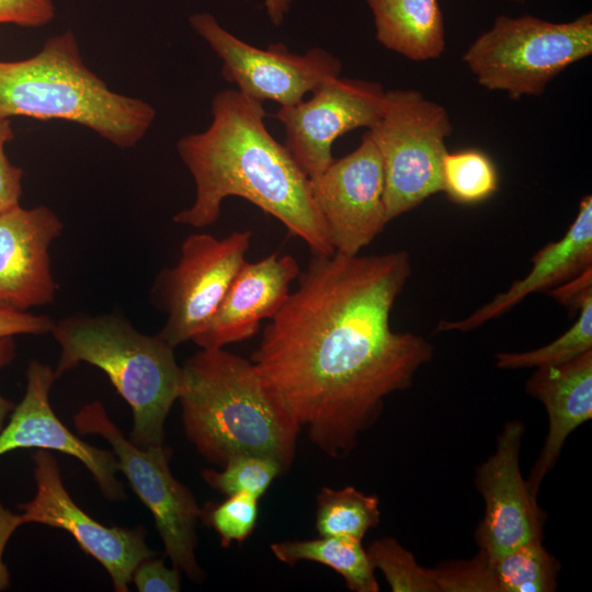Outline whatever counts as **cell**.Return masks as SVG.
<instances>
[{
	"mask_svg": "<svg viewBox=\"0 0 592 592\" xmlns=\"http://www.w3.org/2000/svg\"><path fill=\"white\" fill-rule=\"evenodd\" d=\"M292 0H264V7L270 21L278 25L289 12Z\"/></svg>",
	"mask_w": 592,
	"mask_h": 592,
	"instance_id": "obj_36",
	"label": "cell"
},
{
	"mask_svg": "<svg viewBox=\"0 0 592 592\" xmlns=\"http://www.w3.org/2000/svg\"><path fill=\"white\" fill-rule=\"evenodd\" d=\"M180 573L174 567L169 569L162 560L150 557L135 568L132 581L139 592H179Z\"/></svg>",
	"mask_w": 592,
	"mask_h": 592,
	"instance_id": "obj_32",
	"label": "cell"
},
{
	"mask_svg": "<svg viewBox=\"0 0 592 592\" xmlns=\"http://www.w3.org/2000/svg\"><path fill=\"white\" fill-rule=\"evenodd\" d=\"M272 554L282 562L315 561L338 572L349 590L378 592L379 585L374 567L362 546V540L320 536L309 540H286L270 546Z\"/></svg>",
	"mask_w": 592,
	"mask_h": 592,
	"instance_id": "obj_21",
	"label": "cell"
},
{
	"mask_svg": "<svg viewBox=\"0 0 592 592\" xmlns=\"http://www.w3.org/2000/svg\"><path fill=\"white\" fill-rule=\"evenodd\" d=\"M309 189L338 253L360 254L388 223L383 160L368 132L355 150L309 178Z\"/></svg>",
	"mask_w": 592,
	"mask_h": 592,
	"instance_id": "obj_11",
	"label": "cell"
},
{
	"mask_svg": "<svg viewBox=\"0 0 592 592\" xmlns=\"http://www.w3.org/2000/svg\"><path fill=\"white\" fill-rule=\"evenodd\" d=\"M366 553L374 569L382 571L392 592H439L433 569L418 563L412 553L395 538L377 539Z\"/></svg>",
	"mask_w": 592,
	"mask_h": 592,
	"instance_id": "obj_27",
	"label": "cell"
},
{
	"mask_svg": "<svg viewBox=\"0 0 592 592\" xmlns=\"http://www.w3.org/2000/svg\"><path fill=\"white\" fill-rule=\"evenodd\" d=\"M14 138L10 119H0V213L20 205L23 170L10 162L5 145Z\"/></svg>",
	"mask_w": 592,
	"mask_h": 592,
	"instance_id": "obj_30",
	"label": "cell"
},
{
	"mask_svg": "<svg viewBox=\"0 0 592 592\" xmlns=\"http://www.w3.org/2000/svg\"><path fill=\"white\" fill-rule=\"evenodd\" d=\"M525 389L543 403L548 415L546 440L526 480L530 491L537 497L567 437L592 418V350L568 363L536 368Z\"/></svg>",
	"mask_w": 592,
	"mask_h": 592,
	"instance_id": "obj_19",
	"label": "cell"
},
{
	"mask_svg": "<svg viewBox=\"0 0 592 592\" xmlns=\"http://www.w3.org/2000/svg\"><path fill=\"white\" fill-rule=\"evenodd\" d=\"M15 116L75 123L127 149L148 133L156 110L111 90L86 65L68 30L47 38L32 57L0 61V119Z\"/></svg>",
	"mask_w": 592,
	"mask_h": 592,
	"instance_id": "obj_4",
	"label": "cell"
},
{
	"mask_svg": "<svg viewBox=\"0 0 592 592\" xmlns=\"http://www.w3.org/2000/svg\"><path fill=\"white\" fill-rule=\"evenodd\" d=\"M375 36L387 49L414 61L437 59L445 50V26L437 0H364Z\"/></svg>",
	"mask_w": 592,
	"mask_h": 592,
	"instance_id": "obj_20",
	"label": "cell"
},
{
	"mask_svg": "<svg viewBox=\"0 0 592 592\" xmlns=\"http://www.w3.org/2000/svg\"><path fill=\"white\" fill-rule=\"evenodd\" d=\"M407 251L314 254L251 355L310 441L348 456L384 400L411 386L433 345L395 332L390 314L411 275Z\"/></svg>",
	"mask_w": 592,
	"mask_h": 592,
	"instance_id": "obj_1",
	"label": "cell"
},
{
	"mask_svg": "<svg viewBox=\"0 0 592 592\" xmlns=\"http://www.w3.org/2000/svg\"><path fill=\"white\" fill-rule=\"evenodd\" d=\"M189 23L221 59L224 79L262 103L270 100L281 106L295 105L307 92L340 77L342 70L340 60L322 48L296 55L280 43L266 49L249 45L208 12L192 14Z\"/></svg>",
	"mask_w": 592,
	"mask_h": 592,
	"instance_id": "obj_9",
	"label": "cell"
},
{
	"mask_svg": "<svg viewBox=\"0 0 592 592\" xmlns=\"http://www.w3.org/2000/svg\"><path fill=\"white\" fill-rule=\"evenodd\" d=\"M380 520L379 499L354 487H323L317 497L316 528L320 536L362 540Z\"/></svg>",
	"mask_w": 592,
	"mask_h": 592,
	"instance_id": "obj_22",
	"label": "cell"
},
{
	"mask_svg": "<svg viewBox=\"0 0 592 592\" xmlns=\"http://www.w3.org/2000/svg\"><path fill=\"white\" fill-rule=\"evenodd\" d=\"M550 294L561 305L572 310H579L584 298L592 294V266L585 269L570 281L555 287Z\"/></svg>",
	"mask_w": 592,
	"mask_h": 592,
	"instance_id": "obj_34",
	"label": "cell"
},
{
	"mask_svg": "<svg viewBox=\"0 0 592 592\" xmlns=\"http://www.w3.org/2000/svg\"><path fill=\"white\" fill-rule=\"evenodd\" d=\"M299 274V264L289 254L273 253L257 262L246 261L213 317L192 341L208 350L251 338L262 320L280 311Z\"/></svg>",
	"mask_w": 592,
	"mask_h": 592,
	"instance_id": "obj_17",
	"label": "cell"
},
{
	"mask_svg": "<svg viewBox=\"0 0 592 592\" xmlns=\"http://www.w3.org/2000/svg\"><path fill=\"white\" fill-rule=\"evenodd\" d=\"M54 0H0V23L39 27L55 16Z\"/></svg>",
	"mask_w": 592,
	"mask_h": 592,
	"instance_id": "obj_31",
	"label": "cell"
},
{
	"mask_svg": "<svg viewBox=\"0 0 592 592\" xmlns=\"http://www.w3.org/2000/svg\"><path fill=\"white\" fill-rule=\"evenodd\" d=\"M385 92L377 82L338 77L312 92L308 101L280 107L275 117L284 125V146L308 178L332 163L338 137L376 124Z\"/></svg>",
	"mask_w": 592,
	"mask_h": 592,
	"instance_id": "obj_13",
	"label": "cell"
},
{
	"mask_svg": "<svg viewBox=\"0 0 592 592\" xmlns=\"http://www.w3.org/2000/svg\"><path fill=\"white\" fill-rule=\"evenodd\" d=\"M258 500L247 493L231 494L219 504H206L201 509V517L219 535L223 547L234 542L241 544L255 527Z\"/></svg>",
	"mask_w": 592,
	"mask_h": 592,
	"instance_id": "obj_28",
	"label": "cell"
},
{
	"mask_svg": "<svg viewBox=\"0 0 592 592\" xmlns=\"http://www.w3.org/2000/svg\"><path fill=\"white\" fill-rule=\"evenodd\" d=\"M73 421L79 434H99L110 443L118 470L151 512L173 567L192 581H202L204 573L195 557L201 509L190 489L171 474L170 448L163 444L137 446L123 435L99 401L84 405Z\"/></svg>",
	"mask_w": 592,
	"mask_h": 592,
	"instance_id": "obj_8",
	"label": "cell"
},
{
	"mask_svg": "<svg viewBox=\"0 0 592 592\" xmlns=\"http://www.w3.org/2000/svg\"><path fill=\"white\" fill-rule=\"evenodd\" d=\"M54 322L46 316L0 309V338L16 334H44L52 332Z\"/></svg>",
	"mask_w": 592,
	"mask_h": 592,
	"instance_id": "obj_33",
	"label": "cell"
},
{
	"mask_svg": "<svg viewBox=\"0 0 592 592\" xmlns=\"http://www.w3.org/2000/svg\"><path fill=\"white\" fill-rule=\"evenodd\" d=\"M452 129L446 109L420 91L385 92L382 115L367 132L383 160L388 223L442 192L445 141Z\"/></svg>",
	"mask_w": 592,
	"mask_h": 592,
	"instance_id": "obj_7",
	"label": "cell"
},
{
	"mask_svg": "<svg viewBox=\"0 0 592 592\" xmlns=\"http://www.w3.org/2000/svg\"><path fill=\"white\" fill-rule=\"evenodd\" d=\"M252 234L232 231L217 239L193 234L181 246L179 262L158 277L167 320L158 333L171 346L192 341L213 317L243 265Z\"/></svg>",
	"mask_w": 592,
	"mask_h": 592,
	"instance_id": "obj_10",
	"label": "cell"
},
{
	"mask_svg": "<svg viewBox=\"0 0 592 592\" xmlns=\"http://www.w3.org/2000/svg\"><path fill=\"white\" fill-rule=\"evenodd\" d=\"M592 266V197L584 196L578 214L563 235L537 251L532 258L530 272L516 280L506 291L494 296L466 318L441 321L437 331L474 330L489 320L499 318L528 295L553 289Z\"/></svg>",
	"mask_w": 592,
	"mask_h": 592,
	"instance_id": "obj_18",
	"label": "cell"
},
{
	"mask_svg": "<svg viewBox=\"0 0 592 592\" xmlns=\"http://www.w3.org/2000/svg\"><path fill=\"white\" fill-rule=\"evenodd\" d=\"M178 400L187 439L210 463L255 454L284 473L293 464L301 428L251 361L202 349L181 366Z\"/></svg>",
	"mask_w": 592,
	"mask_h": 592,
	"instance_id": "obj_3",
	"label": "cell"
},
{
	"mask_svg": "<svg viewBox=\"0 0 592 592\" xmlns=\"http://www.w3.org/2000/svg\"><path fill=\"white\" fill-rule=\"evenodd\" d=\"M577 321L553 342L531 351L500 352L496 366L501 369L538 368L568 363L592 350V294L579 307Z\"/></svg>",
	"mask_w": 592,
	"mask_h": 592,
	"instance_id": "obj_25",
	"label": "cell"
},
{
	"mask_svg": "<svg viewBox=\"0 0 592 592\" xmlns=\"http://www.w3.org/2000/svg\"><path fill=\"white\" fill-rule=\"evenodd\" d=\"M510 1H512V2H517V3H522V2H524L525 0H510Z\"/></svg>",
	"mask_w": 592,
	"mask_h": 592,
	"instance_id": "obj_39",
	"label": "cell"
},
{
	"mask_svg": "<svg viewBox=\"0 0 592 592\" xmlns=\"http://www.w3.org/2000/svg\"><path fill=\"white\" fill-rule=\"evenodd\" d=\"M14 403L0 395V431L5 424L8 415L14 409Z\"/></svg>",
	"mask_w": 592,
	"mask_h": 592,
	"instance_id": "obj_38",
	"label": "cell"
},
{
	"mask_svg": "<svg viewBox=\"0 0 592 592\" xmlns=\"http://www.w3.org/2000/svg\"><path fill=\"white\" fill-rule=\"evenodd\" d=\"M36 493L19 505L24 524L39 523L68 532L80 548L110 574L116 592L129 591L135 568L155 556L146 544L145 528L109 527L88 515L62 485L59 466L47 449L33 457Z\"/></svg>",
	"mask_w": 592,
	"mask_h": 592,
	"instance_id": "obj_12",
	"label": "cell"
},
{
	"mask_svg": "<svg viewBox=\"0 0 592 592\" xmlns=\"http://www.w3.org/2000/svg\"><path fill=\"white\" fill-rule=\"evenodd\" d=\"M52 333L60 346L57 378L81 362L102 369L132 408L129 440L139 447L163 444L164 421L181 380L173 346L117 315L69 316L54 322Z\"/></svg>",
	"mask_w": 592,
	"mask_h": 592,
	"instance_id": "obj_5",
	"label": "cell"
},
{
	"mask_svg": "<svg viewBox=\"0 0 592 592\" xmlns=\"http://www.w3.org/2000/svg\"><path fill=\"white\" fill-rule=\"evenodd\" d=\"M433 572L439 592H500L490 558L481 549L470 560L445 561Z\"/></svg>",
	"mask_w": 592,
	"mask_h": 592,
	"instance_id": "obj_29",
	"label": "cell"
},
{
	"mask_svg": "<svg viewBox=\"0 0 592 592\" xmlns=\"http://www.w3.org/2000/svg\"><path fill=\"white\" fill-rule=\"evenodd\" d=\"M489 558L500 592H554L557 589L560 562L544 547L542 539Z\"/></svg>",
	"mask_w": 592,
	"mask_h": 592,
	"instance_id": "obj_23",
	"label": "cell"
},
{
	"mask_svg": "<svg viewBox=\"0 0 592 592\" xmlns=\"http://www.w3.org/2000/svg\"><path fill=\"white\" fill-rule=\"evenodd\" d=\"M282 473L281 465L271 457L241 454L229 458L221 471L204 469L201 476L208 486L224 494L247 493L259 499Z\"/></svg>",
	"mask_w": 592,
	"mask_h": 592,
	"instance_id": "obj_26",
	"label": "cell"
},
{
	"mask_svg": "<svg viewBox=\"0 0 592 592\" xmlns=\"http://www.w3.org/2000/svg\"><path fill=\"white\" fill-rule=\"evenodd\" d=\"M209 127L181 137L177 150L195 183L193 204L173 221L195 228L213 225L221 203L242 197L280 220L312 254L334 248L314 203L309 178L284 145L267 132L263 103L226 89L212 100Z\"/></svg>",
	"mask_w": 592,
	"mask_h": 592,
	"instance_id": "obj_2",
	"label": "cell"
},
{
	"mask_svg": "<svg viewBox=\"0 0 592 592\" xmlns=\"http://www.w3.org/2000/svg\"><path fill=\"white\" fill-rule=\"evenodd\" d=\"M62 223L46 206L0 213V309L24 312L53 303L49 247Z\"/></svg>",
	"mask_w": 592,
	"mask_h": 592,
	"instance_id": "obj_16",
	"label": "cell"
},
{
	"mask_svg": "<svg viewBox=\"0 0 592 592\" xmlns=\"http://www.w3.org/2000/svg\"><path fill=\"white\" fill-rule=\"evenodd\" d=\"M442 184V192L451 201L471 205L497 192L499 175L494 162L481 150L447 151L443 158Z\"/></svg>",
	"mask_w": 592,
	"mask_h": 592,
	"instance_id": "obj_24",
	"label": "cell"
},
{
	"mask_svg": "<svg viewBox=\"0 0 592 592\" xmlns=\"http://www.w3.org/2000/svg\"><path fill=\"white\" fill-rule=\"evenodd\" d=\"M26 378L24 397L0 431V456L19 448L59 451L78 458L109 500H123L126 496L123 485L115 477L118 468L114 452L80 440L55 414L49 402V391L57 379L55 371L32 360Z\"/></svg>",
	"mask_w": 592,
	"mask_h": 592,
	"instance_id": "obj_15",
	"label": "cell"
},
{
	"mask_svg": "<svg viewBox=\"0 0 592 592\" xmlns=\"http://www.w3.org/2000/svg\"><path fill=\"white\" fill-rule=\"evenodd\" d=\"M592 54V13L568 22L499 15L463 55L477 82L512 100L543 94L548 83Z\"/></svg>",
	"mask_w": 592,
	"mask_h": 592,
	"instance_id": "obj_6",
	"label": "cell"
},
{
	"mask_svg": "<svg viewBox=\"0 0 592 592\" xmlns=\"http://www.w3.org/2000/svg\"><path fill=\"white\" fill-rule=\"evenodd\" d=\"M524 431L521 421L505 422L497 437L494 453L476 467L475 485L485 501V514L475 539L489 557L544 539L546 514L521 473Z\"/></svg>",
	"mask_w": 592,
	"mask_h": 592,
	"instance_id": "obj_14",
	"label": "cell"
},
{
	"mask_svg": "<svg viewBox=\"0 0 592 592\" xmlns=\"http://www.w3.org/2000/svg\"><path fill=\"white\" fill-rule=\"evenodd\" d=\"M15 355V342L13 337L0 338V371L9 365Z\"/></svg>",
	"mask_w": 592,
	"mask_h": 592,
	"instance_id": "obj_37",
	"label": "cell"
},
{
	"mask_svg": "<svg viewBox=\"0 0 592 592\" xmlns=\"http://www.w3.org/2000/svg\"><path fill=\"white\" fill-rule=\"evenodd\" d=\"M21 525H24L21 513L16 514L4 508L0 500V591L10 587V573L3 562L4 548L10 537Z\"/></svg>",
	"mask_w": 592,
	"mask_h": 592,
	"instance_id": "obj_35",
	"label": "cell"
}]
</instances>
